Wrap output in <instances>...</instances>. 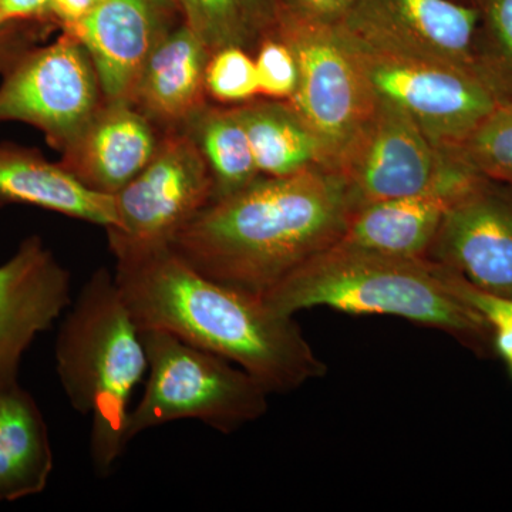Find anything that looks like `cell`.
Segmentation results:
<instances>
[{
  "label": "cell",
  "instance_id": "6da1fadb",
  "mask_svg": "<svg viewBox=\"0 0 512 512\" xmlns=\"http://www.w3.org/2000/svg\"><path fill=\"white\" fill-rule=\"evenodd\" d=\"M356 210L345 177L313 165L285 177L256 178L211 201L170 248L208 278L264 298L338 244Z\"/></svg>",
  "mask_w": 512,
  "mask_h": 512
},
{
  "label": "cell",
  "instance_id": "7a4b0ae2",
  "mask_svg": "<svg viewBox=\"0 0 512 512\" xmlns=\"http://www.w3.org/2000/svg\"><path fill=\"white\" fill-rule=\"evenodd\" d=\"M124 302L141 329H160L244 369L269 394L320 379L328 367L293 316L208 278L170 247L117 262Z\"/></svg>",
  "mask_w": 512,
  "mask_h": 512
},
{
  "label": "cell",
  "instance_id": "3957f363",
  "mask_svg": "<svg viewBox=\"0 0 512 512\" xmlns=\"http://www.w3.org/2000/svg\"><path fill=\"white\" fill-rule=\"evenodd\" d=\"M262 299L286 316L312 308L396 316L441 330L478 352L494 349L487 320L454 293L443 268L427 258H394L338 242Z\"/></svg>",
  "mask_w": 512,
  "mask_h": 512
},
{
  "label": "cell",
  "instance_id": "277c9868",
  "mask_svg": "<svg viewBox=\"0 0 512 512\" xmlns=\"http://www.w3.org/2000/svg\"><path fill=\"white\" fill-rule=\"evenodd\" d=\"M56 372L77 413L90 419V456L109 476L130 443L131 397L147 376L143 329L116 278L97 269L70 303L55 345Z\"/></svg>",
  "mask_w": 512,
  "mask_h": 512
},
{
  "label": "cell",
  "instance_id": "5b68a950",
  "mask_svg": "<svg viewBox=\"0 0 512 512\" xmlns=\"http://www.w3.org/2000/svg\"><path fill=\"white\" fill-rule=\"evenodd\" d=\"M146 386L131 409L128 437L177 420H198L232 433L268 410L264 386L224 357L160 329H143Z\"/></svg>",
  "mask_w": 512,
  "mask_h": 512
},
{
  "label": "cell",
  "instance_id": "8992f818",
  "mask_svg": "<svg viewBox=\"0 0 512 512\" xmlns=\"http://www.w3.org/2000/svg\"><path fill=\"white\" fill-rule=\"evenodd\" d=\"M282 40L298 63L291 106L318 137L323 164H339L376 107V94L343 30L296 16L282 23Z\"/></svg>",
  "mask_w": 512,
  "mask_h": 512
},
{
  "label": "cell",
  "instance_id": "52a82bcc",
  "mask_svg": "<svg viewBox=\"0 0 512 512\" xmlns=\"http://www.w3.org/2000/svg\"><path fill=\"white\" fill-rule=\"evenodd\" d=\"M214 184L200 148L170 128L140 174L114 194L119 225L107 229L117 262L170 247L177 232L212 201Z\"/></svg>",
  "mask_w": 512,
  "mask_h": 512
},
{
  "label": "cell",
  "instance_id": "ba28073f",
  "mask_svg": "<svg viewBox=\"0 0 512 512\" xmlns=\"http://www.w3.org/2000/svg\"><path fill=\"white\" fill-rule=\"evenodd\" d=\"M338 168L357 208L457 187L480 177L453 153L437 147L412 117L380 97Z\"/></svg>",
  "mask_w": 512,
  "mask_h": 512
},
{
  "label": "cell",
  "instance_id": "9c48e42d",
  "mask_svg": "<svg viewBox=\"0 0 512 512\" xmlns=\"http://www.w3.org/2000/svg\"><path fill=\"white\" fill-rule=\"evenodd\" d=\"M346 37L376 96L402 109L448 153H453L501 101L481 77L460 67L393 55Z\"/></svg>",
  "mask_w": 512,
  "mask_h": 512
},
{
  "label": "cell",
  "instance_id": "30bf717a",
  "mask_svg": "<svg viewBox=\"0 0 512 512\" xmlns=\"http://www.w3.org/2000/svg\"><path fill=\"white\" fill-rule=\"evenodd\" d=\"M101 103L89 53L76 37L64 33L50 45L26 50L3 72L0 124H29L63 153Z\"/></svg>",
  "mask_w": 512,
  "mask_h": 512
},
{
  "label": "cell",
  "instance_id": "8fae6325",
  "mask_svg": "<svg viewBox=\"0 0 512 512\" xmlns=\"http://www.w3.org/2000/svg\"><path fill=\"white\" fill-rule=\"evenodd\" d=\"M343 18L340 28L362 45L451 64L488 84L484 10L477 0H353Z\"/></svg>",
  "mask_w": 512,
  "mask_h": 512
},
{
  "label": "cell",
  "instance_id": "7c38bea8",
  "mask_svg": "<svg viewBox=\"0 0 512 512\" xmlns=\"http://www.w3.org/2000/svg\"><path fill=\"white\" fill-rule=\"evenodd\" d=\"M478 178L448 208L427 259L512 299V185Z\"/></svg>",
  "mask_w": 512,
  "mask_h": 512
},
{
  "label": "cell",
  "instance_id": "4fadbf2b",
  "mask_svg": "<svg viewBox=\"0 0 512 512\" xmlns=\"http://www.w3.org/2000/svg\"><path fill=\"white\" fill-rule=\"evenodd\" d=\"M72 303V279L39 237L26 238L0 265V389L18 383L33 340Z\"/></svg>",
  "mask_w": 512,
  "mask_h": 512
},
{
  "label": "cell",
  "instance_id": "5bb4252c",
  "mask_svg": "<svg viewBox=\"0 0 512 512\" xmlns=\"http://www.w3.org/2000/svg\"><path fill=\"white\" fill-rule=\"evenodd\" d=\"M158 0H103L73 28L89 53L104 101L131 103L141 70L164 32L158 28Z\"/></svg>",
  "mask_w": 512,
  "mask_h": 512
},
{
  "label": "cell",
  "instance_id": "9a60e30c",
  "mask_svg": "<svg viewBox=\"0 0 512 512\" xmlns=\"http://www.w3.org/2000/svg\"><path fill=\"white\" fill-rule=\"evenodd\" d=\"M160 138L153 121L124 101H104L72 144L62 164L86 187L114 195L144 170Z\"/></svg>",
  "mask_w": 512,
  "mask_h": 512
},
{
  "label": "cell",
  "instance_id": "2e32d148",
  "mask_svg": "<svg viewBox=\"0 0 512 512\" xmlns=\"http://www.w3.org/2000/svg\"><path fill=\"white\" fill-rule=\"evenodd\" d=\"M210 47L191 26L164 32L141 70L131 104L151 121L184 128L202 109Z\"/></svg>",
  "mask_w": 512,
  "mask_h": 512
},
{
  "label": "cell",
  "instance_id": "e0dca14e",
  "mask_svg": "<svg viewBox=\"0 0 512 512\" xmlns=\"http://www.w3.org/2000/svg\"><path fill=\"white\" fill-rule=\"evenodd\" d=\"M9 204L32 205L106 229L119 225L114 195L86 187L37 150L0 144V207Z\"/></svg>",
  "mask_w": 512,
  "mask_h": 512
},
{
  "label": "cell",
  "instance_id": "ac0fdd59",
  "mask_svg": "<svg viewBox=\"0 0 512 512\" xmlns=\"http://www.w3.org/2000/svg\"><path fill=\"white\" fill-rule=\"evenodd\" d=\"M478 178L457 187L360 205L339 242L394 258H427L448 208Z\"/></svg>",
  "mask_w": 512,
  "mask_h": 512
},
{
  "label": "cell",
  "instance_id": "d6986e66",
  "mask_svg": "<svg viewBox=\"0 0 512 512\" xmlns=\"http://www.w3.org/2000/svg\"><path fill=\"white\" fill-rule=\"evenodd\" d=\"M52 471L49 430L35 399L19 383L0 389V503L43 493Z\"/></svg>",
  "mask_w": 512,
  "mask_h": 512
},
{
  "label": "cell",
  "instance_id": "ffe728a7",
  "mask_svg": "<svg viewBox=\"0 0 512 512\" xmlns=\"http://www.w3.org/2000/svg\"><path fill=\"white\" fill-rule=\"evenodd\" d=\"M259 173L285 177L323 164L318 137L291 104L259 103L237 109Z\"/></svg>",
  "mask_w": 512,
  "mask_h": 512
},
{
  "label": "cell",
  "instance_id": "44dd1931",
  "mask_svg": "<svg viewBox=\"0 0 512 512\" xmlns=\"http://www.w3.org/2000/svg\"><path fill=\"white\" fill-rule=\"evenodd\" d=\"M210 168L212 201L248 187L258 178L254 153L237 110L202 107L184 126Z\"/></svg>",
  "mask_w": 512,
  "mask_h": 512
},
{
  "label": "cell",
  "instance_id": "7402d4cb",
  "mask_svg": "<svg viewBox=\"0 0 512 512\" xmlns=\"http://www.w3.org/2000/svg\"><path fill=\"white\" fill-rule=\"evenodd\" d=\"M453 154L480 177L512 185V97L501 100Z\"/></svg>",
  "mask_w": 512,
  "mask_h": 512
},
{
  "label": "cell",
  "instance_id": "603a6c76",
  "mask_svg": "<svg viewBox=\"0 0 512 512\" xmlns=\"http://www.w3.org/2000/svg\"><path fill=\"white\" fill-rule=\"evenodd\" d=\"M483 69L501 100L512 97V0H483Z\"/></svg>",
  "mask_w": 512,
  "mask_h": 512
},
{
  "label": "cell",
  "instance_id": "cb8c5ba5",
  "mask_svg": "<svg viewBox=\"0 0 512 512\" xmlns=\"http://www.w3.org/2000/svg\"><path fill=\"white\" fill-rule=\"evenodd\" d=\"M205 89L224 103L251 99L259 93L255 60L238 46L217 50L208 60Z\"/></svg>",
  "mask_w": 512,
  "mask_h": 512
},
{
  "label": "cell",
  "instance_id": "d4e9b609",
  "mask_svg": "<svg viewBox=\"0 0 512 512\" xmlns=\"http://www.w3.org/2000/svg\"><path fill=\"white\" fill-rule=\"evenodd\" d=\"M184 18L210 50L238 46L241 42V0H187Z\"/></svg>",
  "mask_w": 512,
  "mask_h": 512
},
{
  "label": "cell",
  "instance_id": "484cf974",
  "mask_svg": "<svg viewBox=\"0 0 512 512\" xmlns=\"http://www.w3.org/2000/svg\"><path fill=\"white\" fill-rule=\"evenodd\" d=\"M441 268L454 293L487 320L493 333L494 349L503 357L512 375V299L480 291L456 272Z\"/></svg>",
  "mask_w": 512,
  "mask_h": 512
},
{
  "label": "cell",
  "instance_id": "4316f807",
  "mask_svg": "<svg viewBox=\"0 0 512 512\" xmlns=\"http://www.w3.org/2000/svg\"><path fill=\"white\" fill-rule=\"evenodd\" d=\"M259 93L291 99L298 86V63L284 40H266L255 59Z\"/></svg>",
  "mask_w": 512,
  "mask_h": 512
},
{
  "label": "cell",
  "instance_id": "83f0119b",
  "mask_svg": "<svg viewBox=\"0 0 512 512\" xmlns=\"http://www.w3.org/2000/svg\"><path fill=\"white\" fill-rule=\"evenodd\" d=\"M52 0H0V26L43 18L50 13Z\"/></svg>",
  "mask_w": 512,
  "mask_h": 512
},
{
  "label": "cell",
  "instance_id": "f1b7e54d",
  "mask_svg": "<svg viewBox=\"0 0 512 512\" xmlns=\"http://www.w3.org/2000/svg\"><path fill=\"white\" fill-rule=\"evenodd\" d=\"M101 2L103 0H52L50 13L62 23L64 30H67L82 22Z\"/></svg>",
  "mask_w": 512,
  "mask_h": 512
},
{
  "label": "cell",
  "instance_id": "f546056e",
  "mask_svg": "<svg viewBox=\"0 0 512 512\" xmlns=\"http://www.w3.org/2000/svg\"><path fill=\"white\" fill-rule=\"evenodd\" d=\"M309 18L330 22L342 18L352 6L353 0H295Z\"/></svg>",
  "mask_w": 512,
  "mask_h": 512
},
{
  "label": "cell",
  "instance_id": "4dcf8cb0",
  "mask_svg": "<svg viewBox=\"0 0 512 512\" xmlns=\"http://www.w3.org/2000/svg\"><path fill=\"white\" fill-rule=\"evenodd\" d=\"M28 49L30 47L25 45L13 26H0V72H6Z\"/></svg>",
  "mask_w": 512,
  "mask_h": 512
},
{
  "label": "cell",
  "instance_id": "1f68e13d",
  "mask_svg": "<svg viewBox=\"0 0 512 512\" xmlns=\"http://www.w3.org/2000/svg\"><path fill=\"white\" fill-rule=\"evenodd\" d=\"M163 6H173V8H177L181 10L184 15L185 6H187V0H158Z\"/></svg>",
  "mask_w": 512,
  "mask_h": 512
},
{
  "label": "cell",
  "instance_id": "d6a6232c",
  "mask_svg": "<svg viewBox=\"0 0 512 512\" xmlns=\"http://www.w3.org/2000/svg\"><path fill=\"white\" fill-rule=\"evenodd\" d=\"M241 5H244L245 8H254V6L259 5V0H241Z\"/></svg>",
  "mask_w": 512,
  "mask_h": 512
},
{
  "label": "cell",
  "instance_id": "836d02e7",
  "mask_svg": "<svg viewBox=\"0 0 512 512\" xmlns=\"http://www.w3.org/2000/svg\"><path fill=\"white\" fill-rule=\"evenodd\" d=\"M477 2L483 3V0H477Z\"/></svg>",
  "mask_w": 512,
  "mask_h": 512
}]
</instances>
